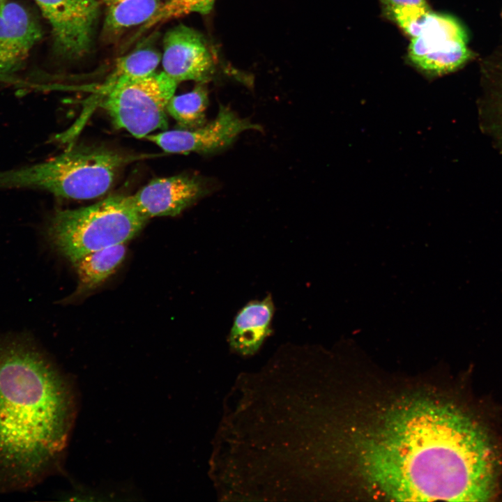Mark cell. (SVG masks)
<instances>
[{
  "label": "cell",
  "mask_w": 502,
  "mask_h": 502,
  "mask_svg": "<svg viewBox=\"0 0 502 502\" xmlns=\"http://www.w3.org/2000/svg\"><path fill=\"white\" fill-rule=\"evenodd\" d=\"M163 72L178 84L212 80L215 65L204 36L197 31L180 24L169 30L163 40Z\"/></svg>",
  "instance_id": "obj_9"
},
{
  "label": "cell",
  "mask_w": 502,
  "mask_h": 502,
  "mask_svg": "<svg viewBox=\"0 0 502 502\" xmlns=\"http://www.w3.org/2000/svg\"><path fill=\"white\" fill-rule=\"evenodd\" d=\"M6 1V0H0V7Z\"/></svg>",
  "instance_id": "obj_19"
},
{
  "label": "cell",
  "mask_w": 502,
  "mask_h": 502,
  "mask_svg": "<svg viewBox=\"0 0 502 502\" xmlns=\"http://www.w3.org/2000/svg\"><path fill=\"white\" fill-rule=\"evenodd\" d=\"M204 84H199L192 91L174 95L167 110L175 119L179 128L193 129L206 123V110L208 105V96Z\"/></svg>",
  "instance_id": "obj_16"
},
{
  "label": "cell",
  "mask_w": 502,
  "mask_h": 502,
  "mask_svg": "<svg viewBox=\"0 0 502 502\" xmlns=\"http://www.w3.org/2000/svg\"><path fill=\"white\" fill-rule=\"evenodd\" d=\"M71 403L62 375L31 340L0 338V493L26 491L56 469Z\"/></svg>",
  "instance_id": "obj_2"
},
{
  "label": "cell",
  "mask_w": 502,
  "mask_h": 502,
  "mask_svg": "<svg viewBox=\"0 0 502 502\" xmlns=\"http://www.w3.org/2000/svg\"><path fill=\"white\" fill-rule=\"evenodd\" d=\"M106 33L118 35L125 30L146 24L159 10L160 0H102Z\"/></svg>",
  "instance_id": "obj_14"
},
{
  "label": "cell",
  "mask_w": 502,
  "mask_h": 502,
  "mask_svg": "<svg viewBox=\"0 0 502 502\" xmlns=\"http://www.w3.org/2000/svg\"><path fill=\"white\" fill-rule=\"evenodd\" d=\"M42 36L39 23L24 6L6 1L0 7V75L20 71Z\"/></svg>",
  "instance_id": "obj_11"
},
{
  "label": "cell",
  "mask_w": 502,
  "mask_h": 502,
  "mask_svg": "<svg viewBox=\"0 0 502 502\" xmlns=\"http://www.w3.org/2000/svg\"><path fill=\"white\" fill-rule=\"evenodd\" d=\"M359 452L366 480L395 500L484 502L499 490L501 455L489 430L448 401L397 406Z\"/></svg>",
  "instance_id": "obj_1"
},
{
  "label": "cell",
  "mask_w": 502,
  "mask_h": 502,
  "mask_svg": "<svg viewBox=\"0 0 502 502\" xmlns=\"http://www.w3.org/2000/svg\"><path fill=\"white\" fill-rule=\"evenodd\" d=\"M126 254L122 243L90 252L73 262L78 278L74 295L82 296L99 287L116 271Z\"/></svg>",
  "instance_id": "obj_13"
},
{
  "label": "cell",
  "mask_w": 502,
  "mask_h": 502,
  "mask_svg": "<svg viewBox=\"0 0 502 502\" xmlns=\"http://www.w3.org/2000/svg\"><path fill=\"white\" fill-rule=\"evenodd\" d=\"M204 179L189 174L156 178L130 195L138 212L147 220L175 216L209 192Z\"/></svg>",
  "instance_id": "obj_10"
},
{
  "label": "cell",
  "mask_w": 502,
  "mask_h": 502,
  "mask_svg": "<svg viewBox=\"0 0 502 502\" xmlns=\"http://www.w3.org/2000/svg\"><path fill=\"white\" fill-rule=\"evenodd\" d=\"M215 1V0H165L157 13L142 26L139 33L171 19L190 13L208 14L213 9Z\"/></svg>",
  "instance_id": "obj_18"
},
{
  "label": "cell",
  "mask_w": 502,
  "mask_h": 502,
  "mask_svg": "<svg viewBox=\"0 0 502 502\" xmlns=\"http://www.w3.org/2000/svg\"><path fill=\"white\" fill-rule=\"evenodd\" d=\"M129 157L100 146H79L44 162L0 171V189H32L71 199H91L112 186Z\"/></svg>",
  "instance_id": "obj_3"
},
{
  "label": "cell",
  "mask_w": 502,
  "mask_h": 502,
  "mask_svg": "<svg viewBox=\"0 0 502 502\" xmlns=\"http://www.w3.org/2000/svg\"><path fill=\"white\" fill-rule=\"evenodd\" d=\"M248 130H261V127L240 118L229 107L220 105L216 117L200 127L165 130L150 134L145 139L167 153L209 154L226 149L241 132Z\"/></svg>",
  "instance_id": "obj_8"
},
{
  "label": "cell",
  "mask_w": 502,
  "mask_h": 502,
  "mask_svg": "<svg viewBox=\"0 0 502 502\" xmlns=\"http://www.w3.org/2000/svg\"><path fill=\"white\" fill-rule=\"evenodd\" d=\"M160 61V54L151 47L139 48L121 57L111 73L100 85L98 89V93L101 94L121 83L153 74Z\"/></svg>",
  "instance_id": "obj_15"
},
{
  "label": "cell",
  "mask_w": 502,
  "mask_h": 502,
  "mask_svg": "<svg viewBox=\"0 0 502 502\" xmlns=\"http://www.w3.org/2000/svg\"><path fill=\"white\" fill-rule=\"evenodd\" d=\"M178 83L163 71L121 83L100 94V106L114 126L137 138L165 130L167 105Z\"/></svg>",
  "instance_id": "obj_5"
},
{
  "label": "cell",
  "mask_w": 502,
  "mask_h": 502,
  "mask_svg": "<svg viewBox=\"0 0 502 502\" xmlns=\"http://www.w3.org/2000/svg\"><path fill=\"white\" fill-rule=\"evenodd\" d=\"M273 310L269 296L244 306L237 314L229 333L231 349L243 356L256 353L270 334Z\"/></svg>",
  "instance_id": "obj_12"
},
{
  "label": "cell",
  "mask_w": 502,
  "mask_h": 502,
  "mask_svg": "<svg viewBox=\"0 0 502 502\" xmlns=\"http://www.w3.org/2000/svg\"><path fill=\"white\" fill-rule=\"evenodd\" d=\"M385 15L411 38L420 33L430 13L426 0H379Z\"/></svg>",
  "instance_id": "obj_17"
},
{
  "label": "cell",
  "mask_w": 502,
  "mask_h": 502,
  "mask_svg": "<svg viewBox=\"0 0 502 502\" xmlns=\"http://www.w3.org/2000/svg\"><path fill=\"white\" fill-rule=\"evenodd\" d=\"M408 56L429 77L451 72L469 57L464 30L455 18L431 11L418 35L411 38Z\"/></svg>",
  "instance_id": "obj_6"
},
{
  "label": "cell",
  "mask_w": 502,
  "mask_h": 502,
  "mask_svg": "<svg viewBox=\"0 0 502 502\" xmlns=\"http://www.w3.org/2000/svg\"><path fill=\"white\" fill-rule=\"evenodd\" d=\"M147 220L130 196L114 195L85 207L56 211L46 234L55 250L73 264L90 252L126 243Z\"/></svg>",
  "instance_id": "obj_4"
},
{
  "label": "cell",
  "mask_w": 502,
  "mask_h": 502,
  "mask_svg": "<svg viewBox=\"0 0 502 502\" xmlns=\"http://www.w3.org/2000/svg\"><path fill=\"white\" fill-rule=\"evenodd\" d=\"M49 22L56 52L77 59L91 49L97 23V0H34Z\"/></svg>",
  "instance_id": "obj_7"
}]
</instances>
